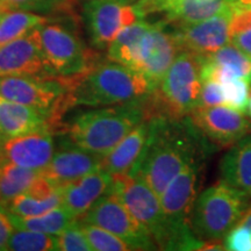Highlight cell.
<instances>
[{
    "label": "cell",
    "mask_w": 251,
    "mask_h": 251,
    "mask_svg": "<svg viewBox=\"0 0 251 251\" xmlns=\"http://www.w3.org/2000/svg\"><path fill=\"white\" fill-rule=\"evenodd\" d=\"M199 58L202 80L235 77L251 83V54L233 43H228L209 55L199 56Z\"/></svg>",
    "instance_id": "cell-20"
},
{
    "label": "cell",
    "mask_w": 251,
    "mask_h": 251,
    "mask_svg": "<svg viewBox=\"0 0 251 251\" xmlns=\"http://www.w3.org/2000/svg\"><path fill=\"white\" fill-rule=\"evenodd\" d=\"M229 41L251 54V0H229Z\"/></svg>",
    "instance_id": "cell-28"
},
{
    "label": "cell",
    "mask_w": 251,
    "mask_h": 251,
    "mask_svg": "<svg viewBox=\"0 0 251 251\" xmlns=\"http://www.w3.org/2000/svg\"><path fill=\"white\" fill-rule=\"evenodd\" d=\"M6 139H5V136H4V134L1 133V129H0V147H1V144H2V142H4Z\"/></svg>",
    "instance_id": "cell-38"
},
{
    "label": "cell",
    "mask_w": 251,
    "mask_h": 251,
    "mask_svg": "<svg viewBox=\"0 0 251 251\" xmlns=\"http://www.w3.org/2000/svg\"><path fill=\"white\" fill-rule=\"evenodd\" d=\"M147 99L103 106L81 113L68 127L70 142L105 157L137 125L148 119Z\"/></svg>",
    "instance_id": "cell-3"
},
{
    "label": "cell",
    "mask_w": 251,
    "mask_h": 251,
    "mask_svg": "<svg viewBox=\"0 0 251 251\" xmlns=\"http://www.w3.org/2000/svg\"><path fill=\"white\" fill-rule=\"evenodd\" d=\"M6 212L15 229L41 231V233L52 235L61 234L76 220L69 215L61 206L46 214L37 216H19L8 212L7 209Z\"/></svg>",
    "instance_id": "cell-27"
},
{
    "label": "cell",
    "mask_w": 251,
    "mask_h": 251,
    "mask_svg": "<svg viewBox=\"0 0 251 251\" xmlns=\"http://www.w3.org/2000/svg\"><path fill=\"white\" fill-rule=\"evenodd\" d=\"M218 80L225 90V106L235 111L246 113L250 100L251 83L242 78L226 77Z\"/></svg>",
    "instance_id": "cell-31"
},
{
    "label": "cell",
    "mask_w": 251,
    "mask_h": 251,
    "mask_svg": "<svg viewBox=\"0 0 251 251\" xmlns=\"http://www.w3.org/2000/svg\"><path fill=\"white\" fill-rule=\"evenodd\" d=\"M131 1H136V0H131Z\"/></svg>",
    "instance_id": "cell-42"
},
{
    "label": "cell",
    "mask_w": 251,
    "mask_h": 251,
    "mask_svg": "<svg viewBox=\"0 0 251 251\" xmlns=\"http://www.w3.org/2000/svg\"><path fill=\"white\" fill-rule=\"evenodd\" d=\"M57 115L0 97V129L5 139L35 131H52L59 126Z\"/></svg>",
    "instance_id": "cell-18"
},
{
    "label": "cell",
    "mask_w": 251,
    "mask_h": 251,
    "mask_svg": "<svg viewBox=\"0 0 251 251\" xmlns=\"http://www.w3.org/2000/svg\"><path fill=\"white\" fill-rule=\"evenodd\" d=\"M103 156L97 155L72 144L69 148L57 150L51 161L41 174L51 179L56 185L70 183L91 172L102 169Z\"/></svg>",
    "instance_id": "cell-19"
},
{
    "label": "cell",
    "mask_w": 251,
    "mask_h": 251,
    "mask_svg": "<svg viewBox=\"0 0 251 251\" xmlns=\"http://www.w3.org/2000/svg\"><path fill=\"white\" fill-rule=\"evenodd\" d=\"M225 90L222 84L214 79L202 80L201 92H200L199 107L208 106H225Z\"/></svg>",
    "instance_id": "cell-34"
},
{
    "label": "cell",
    "mask_w": 251,
    "mask_h": 251,
    "mask_svg": "<svg viewBox=\"0 0 251 251\" xmlns=\"http://www.w3.org/2000/svg\"><path fill=\"white\" fill-rule=\"evenodd\" d=\"M203 158L199 157L185 166L159 196L163 212L175 233L177 250H203L207 243L197 237L191 226Z\"/></svg>",
    "instance_id": "cell-6"
},
{
    "label": "cell",
    "mask_w": 251,
    "mask_h": 251,
    "mask_svg": "<svg viewBox=\"0 0 251 251\" xmlns=\"http://www.w3.org/2000/svg\"><path fill=\"white\" fill-rule=\"evenodd\" d=\"M149 26L150 23L142 19L124 28L108 47L107 57L109 61L120 63L133 69L136 62L141 39Z\"/></svg>",
    "instance_id": "cell-24"
},
{
    "label": "cell",
    "mask_w": 251,
    "mask_h": 251,
    "mask_svg": "<svg viewBox=\"0 0 251 251\" xmlns=\"http://www.w3.org/2000/svg\"><path fill=\"white\" fill-rule=\"evenodd\" d=\"M49 19L27 9H9L0 13V46L29 33Z\"/></svg>",
    "instance_id": "cell-26"
},
{
    "label": "cell",
    "mask_w": 251,
    "mask_h": 251,
    "mask_svg": "<svg viewBox=\"0 0 251 251\" xmlns=\"http://www.w3.org/2000/svg\"><path fill=\"white\" fill-rule=\"evenodd\" d=\"M144 19L131 0H86L84 20L93 47L108 49L124 28Z\"/></svg>",
    "instance_id": "cell-11"
},
{
    "label": "cell",
    "mask_w": 251,
    "mask_h": 251,
    "mask_svg": "<svg viewBox=\"0 0 251 251\" xmlns=\"http://www.w3.org/2000/svg\"><path fill=\"white\" fill-rule=\"evenodd\" d=\"M246 193L220 180L202 191L194 201L191 226L203 242H221L251 206Z\"/></svg>",
    "instance_id": "cell-5"
},
{
    "label": "cell",
    "mask_w": 251,
    "mask_h": 251,
    "mask_svg": "<svg viewBox=\"0 0 251 251\" xmlns=\"http://www.w3.org/2000/svg\"><path fill=\"white\" fill-rule=\"evenodd\" d=\"M51 76L41 50L37 28L0 46V77Z\"/></svg>",
    "instance_id": "cell-15"
},
{
    "label": "cell",
    "mask_w": 251,
    "mask_h": 251,
    "mask_svg": "<svg viewBox=\"0 0 251 251\" xmlns=\"http://www.w3.org/2000/svg\"><path fill=\"white\" fill-rule=\"evenodd\" d=\"M0 13H1V12H0Z\"/></svg>",
    "instance_id": "cell-43"
},
{
    "label": "cell",
    "mask_w": 251,
    "mask_h": 251,
    "mask_svg": "<svg viewBox=\"0 0 251 251\" xmlns=\"http://www.w3.org/2000/svg\"><path fill=\"white\" fill-rule=\"evenodd\" d=\"M6 161L24 168L42 171L48 166L55 153L52 131H35L6 139L0 147Z\"/></svg>",
    "instance_id": "cell-17"
},
{
    "label": "cell",
    "mask_w": 251,
    "mask_h": 251,
    "mask_svg": "<svg viewBox=\"0 0 251 251\" xmlns=\"http://www.w3.org/2000/svg\"><path fill=\"white\" fill-rule=\"evenodd\" d=\"M7 250L12 251H57V235L41 231L15 229L11 235Z\"/></svg>",
    "instance_id": "cell-29"
},
{
    "label": "cell",
    "mask_w": 251,
    "mask_h": 251,
    "mask_svg": "<svg viewBox=\"0 0 251 251\" xmlns=\"http://www.w3.org/2000/svg\"><path fill=\"white\" fill-rule=\"evenodd\" d=\"M68 1H74V0H68ZM85 1H86V0H85Z\"/></svg>",
    "instance_id": "cell-41"
},
{
    "label": "cell",
    "mask_w": 251,
    "mask_h": 251,
    "mask_svg": "<svg viewBox=\"0 0 251 251\" xmlns=\"http://www.w3.org/2000/svg\"><path fill=\"white\" fill-rule=\"evenodd\" d=\"M149 134L150 119H146L103 157V170L112 176L129 174L142 158Z\"/></svg>",
    "instance_id": "cell-21"
},
{
    "label": "cell",
    "mask_w": 251,
    "mask_h": 251,
    "mask_svg": "<svg viewBox=\"0 0 251 251\" xmlns=\"http://www.w3.org/2000/svg\"><path fill=\"white\" fill-rule=\"evenodd\" d=\"M2 161H4V158H2L1 152H0V166H1V163H2Z\"/></svg>",
    "instance_id": "cell-40"
},
{
    "label": "cell",
    "mask_w": 251,
    "mask_h": 251,
    "mask_svg": "<svg viewBox=\"0 0 251 251\" xmlns=\"http://www.w3.org/2000/svg\"><path fill=\"white\" fill-rule=\"evenodd\" d=\"M79 221V220H78ZM80 227L89 241L91 247L96 251H126L131 248L111 231L106 230L98 226L79 221Z\"/></svg>",
    "instance_id": "cell-30"
},
{
    "label": "cell",
    "mask_w": 251,
    "mask_h": 251,
    "mask_svg": "<svg viewBox=\"0 0 251 251\" xmlns=\"http://www.w3.org/2000/svg\"><path fill=\"white\" fill-rule=\"evenodd\" d=\"M113 176L103 169L62 185L61 207L74 219L83 216L98 200L111 192Z\"/></svg>",
    "instance_id": "cell-16"
},
{
    "label": "cell",
    "mask_w": 251,
    "mask_h": 251,
    "mask_svg": "<svg viewBox=\"0 0 251 251\" xmlns=\"http://www.w3.org/2000/svg\"><path fill=\"white\" fill-rule=\"evenodd\" d=\"M56 0H0V12L9 11V9H46Z\"/></svg>",
    "instance_id": "cell-35"
},
{
    "label": "cell",
    "mask_w": 251,
    "mask_h": 251,
    "mask_svg": "<svg viewBox=\"0 0 251 251\" xmlns=\"http://www.w3.org/2000/svg\"><path fill=\"white\" fill-rule=\"evenodd\" d=\"M224 246L230 251H251V229L238 222L226 235Z\"/></svg>",
    "instance_id": "cell-33"
},
{
    "label": "cell",
    "mask_w": 251,
    "mask_h": 251,
    "mask_svg": "<svg viewBox=\"0 0 251 251\" xmlns=\"http://www.w3.org/2000/svg\"><path fill=\"white\" fill-rule=\"evenodd\" d=\"M188 119L207 140L222 147L231 146L251 130V121L244 113L224 105L198 107Z\"/></svg>",
    "instance_id": "cell-13"
},
{
    "label": "cell",
    "mask_w": 251,
    "mask_h": 251,
    "mask_svg": "<svg viewBox=\"0 0 251 251\" xmlns=\"http://www.w3.org/2000/svg\"><path fill=\"white\" fill-rule=\"evenodd\" d=\"M229 2L219 13L199 23L176 25L174 34L180 51L205 56L230 43L229 41Z\"/></svg>",
    "instance_id": "cell-14"
},
{
    "label": "cell",
    "mask_w": 251,
    "mask_h": 251,
    "mask_svg": "<svg viewBox=\"0 0 251 251\" xmlns=\"http://www.w3.org/2000/svg\"><path fill=\"white\" fill-rule=\"evenodd\" d=\"M58 250L62 251H93L84 234L78 220H75L69 227L57 235Z\"/></svg>",
    "instance_id": "cell-32"
},
{
    "label": "cell",
    "mask_w": 251,
    "mask_h": 251,
    "mask_svg": "<svg viewBox=\"0 0 251 251\" xmlns=\"http://www.w3.org/2000/svg\"><path fill=\"white\" fill-rule=\"evenodd\" d=\"M78 220L111 231L124 240L131 250L158 249L148 229L128 211L124 202L113 192L102 196Z\"/></svg>",
    "instance_id": "cell-10"
},
{
    "label": "cell",
    "mask_w": 251,
    "mask_h": 251,
    "mask_svg": "<svg viewBox=\"0 0 251 251\" xmlns=\"http://www.w3.org/2000/svg\"><path fill=\"white\" fill-rule=\"evenodd\" d=\"M201 63L198 55L180 51L164 77L147 99L148 119H184L199 107L201 92Z\"/></svg>",
    "instance_id": "cell-4"
},
{
    "label": "cell",
    "mask_w": 251,
    "mask_h": 251,
    "mask_svg": "<svg viewBox=\"0 0 251 251\" xmlns=\"http://www.w3.org/2000/svg\"><path fill=\"white\" fill-rule=\"evenodd\" d=\"M58 185L41 174L26 192L19 194L4 208L19 216L46 214L61 206V191Z\"/></svg>",
    "instance_id": "cell-22"
},
{
    "label": "cell",
    "mask_w": 251,
    "mask_h": 251,
    "mask_svg": "<svg viewBox=\"0 0 251 251\" xmlns=\"http://www.w3.org/2000/svg\"><path fill=\"white\" fill-rule=\"evenodd\" d=\"M37 34L47 69L51 76H77L97 63L78 34L67 25L48 20L37 27Z\"/></svg>",
    "instance_id": "cell-8"
},
{
    "label": "cell",
    "mask_w": 251,
    "mask_h": 251,
    "mask_svg": "<svg viewBox=\"0 0 251 251\" xmlns=\"http://www.w3.org/2000/svg\"><path fill=\"white\" fill-rule=\"evenodd\" d=\"M222 180L251 198V135H246L225 153L220 162Z\"/></svg>",
    "instance_id": "cell-23"
},
{
    "label": "cell",
    "mask_w": 251,
    "mask_h": 251,
    "mask_svg": "<svg viewBox=\"0 0 251 251\" xmlns=\"http://www.w3.org/2000/svg\"><path fill=\"white\" fill-rule=\"evenodd\" d=\"M240 224L247 226V227H249L251 229V206L248 208V211L244 213L242 219L240 220Z\"/></svg>",
    "instance_id": "cell-37"
},
{
    "label": "cell",
    "mask_w": 251,
    "mask_h": 251,
    "mask_svg": "<svg viewBox=\"0 0 251 251\" xmlns=\"http://www.w3.org/2000/svg\"><path fill=\"white\" fill-rule=\"evenodd\" d=\"M14 230L15 228L8 218L7 212L4 207L0 206V251L7 250L8 241Z\"/></svg>",
    "instance_id": "cell-36"
},
{
    "label": "cell",
    "mask_w": 251,
    "mask_h": 251,
    "mask_svg": "<svg viewBox=\"0 0 251 251\" xmlns=\"http://www.w3.org/2000/svg\"><path fill=\"white\" fill-rule=\"evenodd\" d=\"M111 192L117 194L128 211L148 229L163 250H177V241L163 212L159 197L136 172L113 176Z\"/></svg>",
    "instance_id": "cell-7"
},
{
    "label": "cell",
    "mask_w": 251,
    "mask_h": 251,
    "mask_svg": "<svg viewBox=\"0 0 251 251\" xmlns=\"http://www.w3.org/2000/svg\"><path fill=\"white\" fill-rule=\"evenodd\" d=\"M248 109H249V114L251 117V96H250V100H249V105H248Z\"/></svg>",
    "instance_id": "cell-39"
},
{
    "label": "cell",
    "mask_w": 251,
    "mask_h": 251,
    "mask_svg": "<svg viewBox=\"0 0 251 251\" xmlns=\"http://www.w3.org/2000/svg\"><path fill=\"white\" fill-rule=\"evenodd\" d=\"M0 97L42 111L61 119L70 106L69 87L64 77L4 76L0 77Z\"/></svg>",
    "instance_id": "cell-9"
},
{
    "label": "cell",
    "mask_w": 251,
    "mask_h": 251,
    "mask_svg": "<svg viewBox=\"0 0 251 251\" xmlns=\"http://www.w3.org/2000/svg\"><path fill=\"white\" fill-rule=\"evenodd\" d=\"M206 137L190 119H150L142 158L130 172L139 174L157 196L187 164L206 155Z\"/></svg>",
    "instance_id": "cell-1"
},
{
    "label": "cell",
    "mask_w": 251,
    "mask_h": 251,
    "mask_svg": "<svg viewBox=\"0 0 251 251\" xmlns=\"http://www.w3.org/2000/svg\"><path fill=\"white\" fill-rule=\"evenodd\" d=\"M64 78L70 106L119 105L149 98L155 90L140 72L113 61L97 62L84 74Z\"/></svg>",
    "instance_id": "cell-2"
},
{
    "label": "cell",
    "mask_w": 251,
    "mask_h": 251,
    "mask_svg": "<svg viewBox=\"0 0 251 251\" xmlns=\"http://www.w3.org/2000/svg\"><path fill=\"white\" fill-rule=\"evenodd\" d=\"M179 52L174 31L166 29L163 23L150 24L141 39L133 69L156 87Z\"/></svg>",
    "instance_id": "cell-12"
},
{
    "label": "cell",
    "mask_w": 251,
    "mask_h": 251,
    "mask_svg": "<svg viewBox=\"0 0 251 251\" xmlns=\"http://www.w3.org/2000/svg\"><path fill=\"white\" fill-rule=\"evenodd\" d=\"M40 175L41 171L24 168L4 158L0 166V206L5 207L19 194L26 192Z\"/></svg>",
    "instance_id": "cell-25"
}]
</instances>
